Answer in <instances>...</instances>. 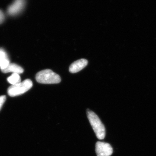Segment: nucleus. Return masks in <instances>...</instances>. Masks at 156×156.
<instances>
[{"instance_id": "1", "label": "nucleus", "mask_w": 156, "mask_h": 156, "mask_svg": "<svg viewBox=\"0 0 156 156\" xmlns=\"http://www.w3.org/2000/svg\"><path fill=\"white\" fill-rule=\"evenodd\" d=\"M87 115L97 138L99 140L104 139L106 134L105 128L99 117L95 112L89 109H87Z\"/></svg>"}, {"instance_id": "2", "label": "nucleus", "mask_w": 156, "mask_h": 156, "mask_svg": "<svg viewBox=\"0 0 156 156\" xmlns=\"http://www.w3.org/2000/svg\"><path fill=\"white\" fill-rule=\"evenodd\" d=\"M36 80L38 83L45 84H58L61 81L60 76L50 69L39 72L36 75Z\"/></svg>"}, {"instance_id": "3", "label": "nucleus", "mask_w": 156, "mask_h": 156, "mask_svg": "<svg viewBox=\"0 0 156 156\" xmlns=\"http://www.w3.org/2000/svg\"><path fill=\"white\" fill-rule=\"evenodd\" d=\"M33 83L30 79H27L16 85H12L8 89L9 96L15 97L25 93L32 88Z\"/></svg>"}, {"instance_id": "4", "label": "nucleus", "mask_w": 156, "mask_h": 156, "mask_svg": "<svg viewBox=\"0 0 156 156\" xmlns=\"http://www.w3.org/2000/svg\"><path fill=\"white\" fill-rule=\"evenodd\" d=\"M95 152L97 156H110L113 153V148L109 144L98 141L95 144Z\"/></svg>"}, {"instance_id": "5", "label": "nucleus", "mask_w": 156, "mask_h": 156, "mask_svg": "<svg viewBox=\"0 0 156 156\" xmlns=\"http://www.w3.org/2000/svg\"><path fill=\"white\" fill-rule=\"evenodd\" d=\"M25 5V0H14L8 8V14L11 16H15L20 14L24 9Z\"/></svg>"}, {"instance_id": "6", "label": "nucleus", "mask_w": 156, "mask_h": 156, "mask_svg": "<svg viewBox=\"0 0 156 156\" xmlns=\"http://www.w3.org/2000/svg\"><path fill=\"white\" fill-rule=\"evenodd\" d=\"M88 61L85 58H81L74 62L69 67V71L72 73L79 72L88 65Z\"/></svg>"}, {"instance_id": "7", "label": "nucleus", "mask_w": 156, "mask_h": 156, "mask_svg": "<svg viewBox=\"0 0 156 156\" xmlns=\"http://www.w3.org/2000/svg\"><path fill=\"white\" fill-rule=\"evenodd\" d=\"M3 73H17L18 74L23 72V69L21 66L15 63H10L9 66L5 69L2 70Z\"/></svg>"}, {"instance_id": "8", "label": "nucleus", "mask_w": 156, "mask_h": 156, "mask_svg": "<svg viewBox=\"0 0 156 156\" xmlns=\"http://www.w3.org/2000/svg\"><path fill=\"white\" fill-rule=\"evenodd\" d=\"M7 80L11 85H14L20 83L21 78L18 74L13 73L7 79Z\"/></svg>"}, {"instance_id": "9", "label": "nucleus", "mask_w": 156, "mask_h": 156, "mask_svg": "<svg viewBox=\"0 0 156 156\" xmlns=\"http://www.w3.org/2000/svg\"><path fill=\"white\" fill-rule=\"evenodd\" d=\"M10 62L9 58H4L0 61V69L2 70L5 69L10 64Z\"/></svg>"}, {"instance_id": "10", "label": "nucleus", "mask_w": 156, "mask_h": 156, "mask_svg": "<svg viewBox=\"0 0 156 156\" xmlns=\"http://www.w3.org/2000/svg\"><path fill=\"white\" fill-rule=\"evenodd\" d=\"M8 54L6 53L5 51L2 49L0 48V61L4 59V58H8Z\"/></svg>"}, {"instance_id": "11", "label": "nucleus", "mask_w": 156, "mask_h": 156, "mask_svg": "<svg viewBox=\"0 0 156 156\" xmlns=\"http://www.w3.org/2000/svg\"><path fill=\"white\" fill-rule=\"evenodd\" d=\"M6 99V97L5 95L0 96V110H1L4 104L5 103Z\"/></svg>"}, {"instance_id": "12", "label": "nucleus", "mask_w": 156, "mask_h": 156, "mask_svg": "<svg viewBox=\"0 0 156 156\" xmlns=\"http://www.w3.org/2000/svg\"><path fill=\"white\" fill-rule=\"evenodd\" d=\"M5 16L2 10H0V24L2 23L5 20Z\"/></svg>"}]
</instances>
